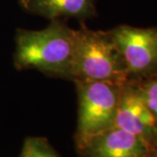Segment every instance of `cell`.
<instances>
[{
    "label": "cell",
    "instance_id": "cell-6",
    "mask_svg": "<svg viewBox=\"0 0 157 157\" xmlns=\"http://www.w3.org/2000/svg\"><path fill=\"white\" fill-rule=\"evenodd\" d=\"M76 147L79 157H149L155 146L123 129L112 127Z\"/></svg>",
    "mask_w": 157,
    "mask_h": 157
},
{
    "label": "cell",
    "instance_id": "cell-2",
    "mask_svg": "<svg viewBox=\"0 0 157 157\" xmlns=\"http://www.w3.org/2000/svg\"><path fill=\"white\" fill-rule=\"evenodd\" d=\"M71 80H98L123 85L128 76L123 60L109 31H94L81 24Z\"/></svg>",
    "mask_w": 157,
    "mask_h": 157
},
{
    "label": "cell",
    "instance_id": "cell-7",
    "mask_svg": "<svg viewBox=\"0 0 157 157\" xmlns=\"http://www.w3.org/2000/svg\"><path fill=\"white\" fill-rule=\"evenodd\" d=\"M29 13L50 20L76 18L85 20L97 15L95 0H19Z\"/></svg>",
    "mask_w": 157,
    "mask_h": 157
},
{
    "label": "cell",
    "instance_id": "cell-9",
    "mask_svg": "<svg viewBox=\"0 0 157 157\" xmlns=\"http://www.w3.org/2000/svg\"><path fill=\"white\" fill-rule=\"evenodd\" d=\"M135 82L147 106L157 121V74Z\"/></svg>",
    "mask_w": 157,
    "mask_h": 157
},
{
    "label": "cell",
    "instance_id": "cell-3",
    "mask_svg": "<svg viewBox=\"0 0 157 157\" xmlns=\"http://www.w3.org/2000/svg\"><path fill=\"white\" fill-rule=\"evenodd\" d=\"M78 94L76 146L113 127L123 85L108 81L75 80Z\"/></svg>",
    "mask_w": 157,
    "mask_h": 157
},
{
    "label": "cell",
    "instance_id": "cell-5",
    "mask_svg": "<svg viewBox=\"0 0 157 157\" xmlns=\"http://www.w3.org/2000/svg\"><path fill=\"white\" fill-rule=\"evenodd\" d=\"M113 127L157 145L156 120L133 80H128L122 86Z\"/></svg>",
    "mask_w": 157,
    "mask_h": 157
},
{
    "label": "cell",
    "instance_id": "cell-10",
    "mask_svg": "<svg viewBox=\"0 0 157 157\" xmlns=\"http://www.w3.org/2000/svg\"><path fill=\"white\" fill-rule=\"evenodd\" d=\"M149 157H157V145L155 146V147L153 149V151L151 152V154H150Z\"/></svg>",
    "mask_w": 157,
    "mask_h": 157
},
{
    "label": "cell",
    "instance_id": "cell-1",
    "mask_svg": "<svg viewBox=\"0 0 157 157\" xmlns=\"http://www.w3.org/2000/svg\"><path fill=\"white\" fill-rule=\"evenodd\" d=\"M77 30L64 20H51L39 31L17 29L14 66L17 70L35 69L53 77L71 78Z\"/></svg>",
    "mask_w": 157,
    "mask_h": 157
},
{
    "label": "cell",
    "instance_id": "cell-4",
    "mask_svg": "<svg viewBox=\"0 0 157 157\" xmlns=\"http://www.w3.org/2000/svg\"><path fill=\"white\" fill-rule=\"evenodd\" d=\"M110 33L128 80L137 81L157 74V26L140 28L121 25Z\"/></svg>",
    "mask_w": 157,
    "mask_h": 157
},
{
    "label": "cell",
    "instance_id": "cell-8",
    "mask_svg": "<svg viewBox=\"0 0 157 157\" xmlns=\"http://www.w3.org/2000/svg\"><path fill=\"white\" fill-rule=\"evenodd\" d=\"M19 157H59L44 137H27Z\"/></svg>",
    "mask_w": 157,
    "mask_h": 157
}]
</instances>
